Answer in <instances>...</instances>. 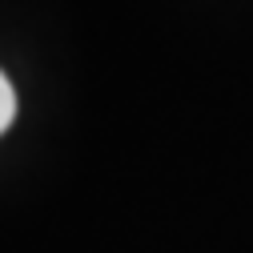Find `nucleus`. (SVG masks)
I'll list each match as a JSON object with an SVG mask.
<instances>
[{"instance_id": "nucleus-1", "label": "nucleus", "mask_w": 253, "mask_h": 253, "mask_svg": "<svg viewBox=\"0 0 253 253\" xmlns=\"http://www.w3.org/2000/svg\"><path fill=\"white\" fill-rule=\"evenodd\" d=\"M12 117H16V88H12V81L0 73V133L12 125Z\"/></svg>"}]
</instances>
